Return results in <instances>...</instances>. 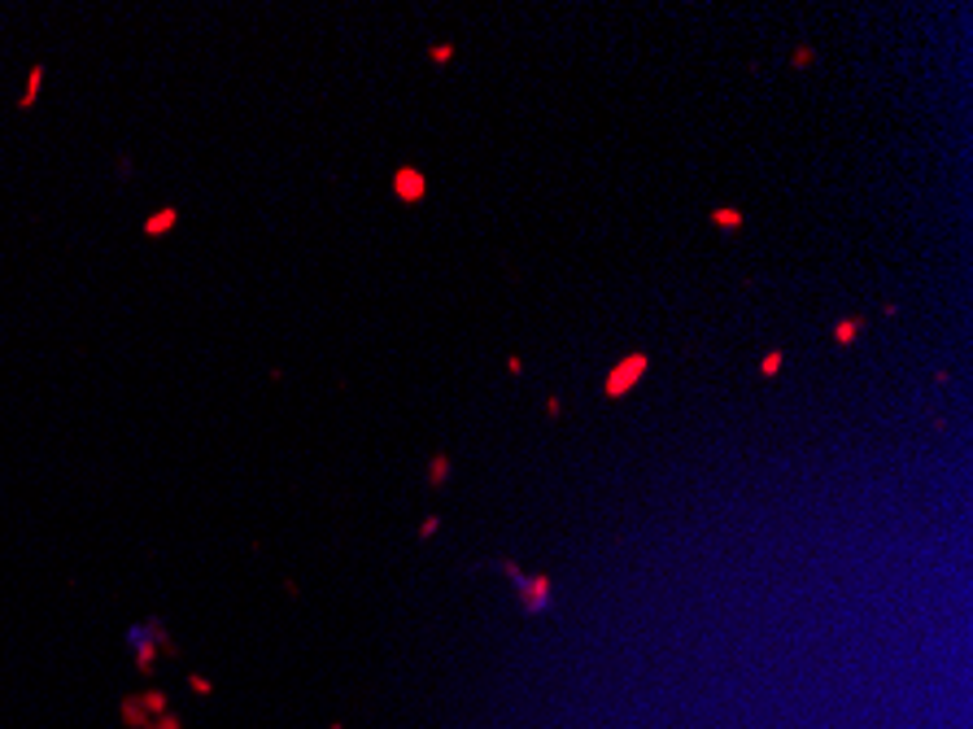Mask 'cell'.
Segmentation results:
<instances>
[{"label":"cell","instance_id":"12","mask_svg":"<svg viewBox=\"0 0 973 729\" xmlns=\"http://www.w3.org/2000/svg\"><path fill=\"white\" fill-rule=\"evenodd\" d=\"M507 372H511V376H520V372H524V358H520V354H511V358H507Z\"/></svg>","mask_w":973,"mask_h":729},{"label":"cell","instance_id":"4","mask_svg":"<svg viewBox=\"0 0 973 729\" xmlns=\"http://www.w3.org/2000/svg\"><path fill=\"white\" fill-rule=\"evenodd\" d=\"M712 223L720 227V232H738V227L747 223V219H742V210H729V206H725V210H712Z\"/></svg>","mask_w":973,"mask_h":729},{"label":"cell","instance_id":"3","mask_svg":"<svg viewBox=\"0 0 973 729\" xmlns=\"http://www.w3.org/2000/svg\"><path fill=\"white\" fill-rule=\"evenodd\" d=\"M393 193H398V201H424L428 197L424 171H415V166H402V171H393Z\"/></svg>","mask_w":973,"mask_h":729},{"label":"cell","instance_id":"5","mask_svg":"<svg viewBox=\"0 0 973 729\" xmlns=\"http://www.w3.org/2000/svg\"><path fill=\"white\" fill-rule=\"evenodd\" d=\"M446 476H450V459H446V454H432V463H428V485H446Z\"/></svg>","mask_w":973,"mask_h":729},{"label":"cell","instance_id":"7","mask_svg":"<svg viewBox=\"0 0 973 729\" xmlns=\"http://www.w3.org/2000/svg\"><path fill=\"white\" fill-rule=\"evenodd\" d=\"M782 363H786V358H782V350H768V354L760 358V372H764L768 380H773L777 372H782Z\"/></svg>","mask_w":973,"mask_h":729},{"label":"cell","instance_id":"8","mask_svg":"<svg viewBox=\"0 0 973 729\" xmlns=\"http://www.w3.org/2000/svg\"><path fill=\"white\" fill-rule=\"evenodd\" d=\"M450 57H454V44H432V49H428V62H450Z\"/></svg>","mask_w":973,"mask_h":729},{"label":"cell","instance_id":"10","mask_svg":"<svg viewBox=\"0 0 973 729\" xmlns=\"http://www.w3.org/2000/svg\"><path fill=\"white\" fill-rule=\"evenodd\" d=\"M437 529H441V520H437V516H428L424 524H419V537H432V533H437Z\"/></svg>","mask_w":973,"mask_h":729},{"label":"cell","instance_id":"11","mask_svg":"<svg viewBox=\"0 0 973 729\" xmlns=\"http://www.w3.org/2000/svg\"><path fill=\"white\" fill-rule=\"evenodd\" d=\"M546 415H550V420H559V415H563V402H559V398H546Z\"/></svg>","mask_w":973,"mask_h":729},{"label":"cell","instance_id":"1","mask_svg":"<svg viewBox=\"0 0 973 729\" xmlns=\"http://www.w3.org/2000/svg\"><path fill=\"white\" fill-rule=\"evenodd\" d=\"M507 572H511L515 590H520V607H524V612H533V616L546 612V599H550V577H546V572H537V577H524L515 564H507Z\"/></svg>","mask_w":973,"mask_h":729},{"label":"cell","instance_id":"6","mask_svg":"<svg viewBox=\"0 0 973 729\" xmlns=\"http://www.w3.org/2000/svg\"><path fill=\"white\" fill-rule=\"evenodd\" d=\"M856 337H860V319H838V324H834V341L838 345H851Z\"/></svg>","mask_w":973,"mask_h":729},{"label":"cell","instance_id":"9","mask_svg":"<svg viewBox=\"0 0 973 729\" xmlns=\"http://www.w3.org/2000/svg\"><path fill=\"white\" fill-rule=\"evenodd\" d=\"M790 62H795V70H808V66L816 62V53L808 49V44H803V49H795V57H790Z\"/></svg>","mask_w":973,"mask_h":729},{"label":"cell","instance_id":"2","mask_svg":"<svg viewBox=\"0 0 973 729\" xmlns=\"http://www.w3.org/2000/svg\"><path fill=\"white\" fill-rule=\"evenodd\" d=\"M646 367H651V358L646 354H629V358H620L616 367L607 372V398H624L638 380L646 376Z\"/></svg>","mask_w":973,"mask_h":729}]
</instances>
